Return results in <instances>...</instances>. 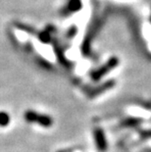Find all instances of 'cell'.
Wrapping results in <instances>:
<instances>
[{
	"instance_id": "2",
	"label": "cell",
	"mask_w": 151,
	"mask_h": 152,
	"mask_svg": "<svg viewBox=\"0 0 151 152\" xmlns=\"http://www.w3.org/2000/svg\"><path fill=\"white\" fill-rule=\"evenodd\" d=\"M117 64V61L116 60H114V59H112L110 62H108L107 64H106V66L103 68L102 67V69H100V70H98V71H96V72H94L93 73V75H92V77H93V79H95V80H97V79H99L100 77H102L104 75L105 73H107L108 71H110L112 68H113L115 65Z\"/></svg>"
},
{
	"instance_id": "3",
	"label": "cell",
	"mask_w": 151,
	"mask_h": 152,
	"mask_svg": "<svg viewBox=\"0 0 151 152\" xmlns=\"http://www.w3.org/2000/svg\"><path fill=\"white\" fill-rule=\"evenodd\" d=\"M9 122H10V117L6 112H0V126L1 127H6Z\"/></svg>"
},
{
	"instance_id": "1",
	"label": "cell",
	"mask_w": 151,
	"mask_h": 152,
	"mask_svg": "<svg viewBox=\"0 0 151 152\" xmlns=\"http://www.w3.org/2000/svg\"><path fill=\"white\" fill-rule=\"evenodd\" d=\"M25 118L28 122L36 121L38 122V124L43 126V127H49V126H51V124H52V121H51V119L49 117L43 116V115H38L33 111H28L25 114Z\"/></svg>"
},
{
	"instance_id": "4",
	"label": "cell",
	"mask_w": 151,
	"mask_h": 152,
	"mask_svg": "<svg viewBox=\"0 0 151 152\" xmlns=\"http://www.w3.org/2000/svg\"><path fill=\"white\" fill-rule=\"evenodd\" d=\"M82 7L81 0H71L69 3V8L71 11H78Z\"/></svg>"
}]
</instances>
